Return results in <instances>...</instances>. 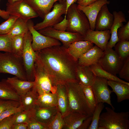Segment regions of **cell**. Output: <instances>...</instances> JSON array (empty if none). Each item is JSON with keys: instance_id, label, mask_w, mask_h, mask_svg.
Wrapping results in <instances>:
<instances>
[{"instance_id": "obj_5", "label": "cell", "mask_w": 129, "mask_h": 129, "mask_svg": "<svg viewBox=\"0 0 129 129\" xmlns=\"http://www.w3.org/2000/svg\"><path fill=\"white\" fill-rule=\"evenodd\" d=\"M75 3L68 8L66 13L68 26L66 31L79 33L83 37L90 29L89 21L84 13Z\"/></svg>"}, {"instance_id": "obj_24", "label": "cell", "mask_w": 129, "mask_h": 129, "mask_svg": "<svg viewBox=\"0 0 129 129\" xmlns=\"http://www.w3.org/2000/svg\"><path fill=\"white\" fill-rule=\"evenodd\" d=\"M6 80L20 97L31 89L34 84V81L22 80L16 76L8 77Z\"/></svg>"}, {"instance_id": "obj_54", "label": "cell", "mask_w": 129, "mask_h": 129, "mask_svg": "<svg viewBox=\"0 0 129 129\" xmlns=\"http://www.w3.org/2000/svg\"></svg>"}, {"instance_id": "obj_36", "label": "cell", "mask_w": 129, "mask_h": 129, "mask_svg": "<svg viewBox=\"0 0 129 129\" xmlns=\"http://www.w3.org/2000/svg\"><path fill=\"white\" fill-rule=\"evenodd\" d=\"M18 17L17 16L10 15L7 19L0 24V35H5L9 33Z\"/></svg>"}, {"instance_id": "obj_25", "label": "cell", "mask_w": 129, "mask_h": 129, "mask_svg": "<svg viewBox=\"0 0 129 129\" xmlns=\"http://www.w3.org/2000/svg\"><path fill=\"white\" fill-rule=\"evenodd\" d=\"M56 93L57 97V107L63 116L69 112L68 100L65 84L57 85Z\"/></svg>"}, {"instance_id": "obj_6", "label": "cell", "mask_w": 129, "mask_h": 129, "mask_svg": "<svg viewBox=\"0 0 129 129\" xmlns=\"http://www.w3.org/2000/svg\"><path fill=\"white\" fill-rule=\"evenodd\" d=\"M32 40L31 34L29 31L24 35L22 57L27 80L33 81L35 79V63L36 54L32 47Z\"/></svg>"}, {"instance_id": "obj_30", "label": "cell", "mask_w": 129, "mask_h": 129, "mask_svg": "<svg viewBox=\"0 0 129 129\" xmlns=\"http://www.w3.org/2000/svg\"><path fill=\"white\" fill-rule=\"evenodd\" d=\"M90 67L96 76L108 80L118 81L129 85L128 82L124 81L103 69L98 63L93 64Z\"/></svg>"}, {"instance_id": "obj_26", "label": "cell", "mask_w": 129, "mask_h": 129, "mask_svg": "<svg viewBox=\"0 0 129 129\" xmlns=\"http://www.w3.org/2000/svg\"><path fill=\"white\" fill-rule=\"evenodd\" d=\"M107 83L116 94L118 102L129 99V85L113 81L108 80Z\"/></svg>"}, {"instance_id": "obj_4", "label": "cell", "mask_w": 129, "mask_h": 129, "mask_svg": "<svg viewBox=\"0 0 129 129\" xmlns=\"http://www.w3.org/2000/svg\"><path fill=\"white\" fill-rule=\"evenodd\" d=\"M8 74L19 79L27 80L22 57L12 53L0 52V74Z\"/></svg>"}, {"instance_id": "obj_22", "label": "cell", "mask_w": 129, "mask_h": 129, "mask_svg": "<svg viewBox=\"0 0 129 129\" xmlns=\"http://www.w3.org/2000/svg\"><path fill=\"white\" fill-rule=\"evenodd\" d=\"M88 116L78 112L69 111L63 116L64 123L63 129H78Z\"/></svg>"}, {"instance_id": "obj_31", "label": "cell", "mask_w": 129, "mask_h": 129, "mask_svg": "<svg viewBox=\"0 0 129 129\" xmlns=\"http://www.w3.org/2000/svg\"><path fill=\"white\" fill-rule=\"evenodd\" d=\"M27 22L18 17L14 23L10 31L7 34L11 38L19 35H25L29 31Z\"/></svg>"}, {"instance_id": "obj_43", "label": "cell", "mask_w": 129, "mask_h": 129, "mask_svg": "<svg viewBox=\"0 0 129 129\" xmlns=\"http://www.w3.org/2000/svg\"><path fill=\"white\" fill-rule=\"evenodd\" d=\"M118 74L120 78L129 81V57L124 60L123 65Z\"/></svg>"}, {"instance_id": "obj_15", "label": "cell", "mask_w": 129, "mask_h": 129, "mask_svg": "<svg viewBox=\"0 0 129 129\" xmlns=\"http://www.w3.org/2000/svg\"><path fill=\"white\" fill-rule=\"evenodd\" d=\"M110 37L109 30L95 31L90 29L84 36V40L92 42L104 51L107 47Z\"/></svg>"}, {"instance_id": "obj_20", "label": "cell", "mask_w": 129, "mask_h": 129, "mask_svg": "<svg viewBox=\"0 0 129 129\" xmlns=\"http://www.w3.org/2000/svg\"><path fill=\"white\" fill-rule=\"evenodd\" d=\"M103 51L96 45L94 46L78 59L79 65L82 66H90L97 63L102 55Z\"/></svg>"}, {"instance_id": "obj_52", "label": "cell", "mask_w": 129, "mask_h": 129, "mask_svg": "<svg viewBox=\"0 0 129 129\" xmlns=\"http://www.w3.org/2000/svg\"><path fill=\"white\" fill-rule=\"evenodd\" d=\"M8 2L10 3H12L21 0H7Z\"/></svg>"}, {"instance_id": "obj_34", "label": "cell", "mask_w": 129, "mask_h": 129, "mask_svg": "<svg viewBox=\"0 0 129 129\" xmlns=\"http://www.w3.org/2000/svg\"><path fill=\"white\" fill-rule=\"evenodd\" d=\"M82 86L87 101L91 110L93 113L97 104L91 86Z\"/></svg>"}, {"instance_id": "obj_29", "label": "cell", "mask_w": 129, "mask_h": 129, "mask_svg": "<svg viewBox=\"0 0 129 129\" xmlns=\"http://www.w3.org/2000/svg\"><path fill=\"white\" fill-rule=\"evenodd\" d=\"M57 96L56 93L46 92L39 95L36 105L45 108L57 107Z\"/></svg>"}, {"instance_id": "obj_13", "label": "cell", "mask_w": 129, "mask_h": 129, "mask_svg": "<svg viewBox=\"0 0 129 129\" xmlns=\"http://www.w3.org/2000/svg\"><path fill=\"white\" fill-rule=\"evenodd\" d=\"M107 81L105 79L96 76L94 82L91 86L97 104L100 102L106 103L114 110L111 99V94L112 92L108 87Z\"/></svg>"}, {"instance_id": "obj_10", "label": "cell", "mask_w": 129, "mask_h": 129, "mask_svg": "<svg viewBox=\"0 0 129 129\" xmlns=\"http://www.w3.org/2000/svg\"><path fill=\"white\" fill-rule=\"evenodd\" d=\"M27 23L32 36V47L35 52L53 46L61 45L59 40L44 36L36 30L33 27V22L30 19L27 22Z\"/></svg>"}, {"instance_id": "obj_28", "label": "cell", "mask_w": 129, "mask_h": 129, "mask_svg": "<svg viewBox=\"0 0 129 129\" xmlns=\"http://www.w3.org/2000/svg\"><path fill=\"white\" fill-rule=\"evenodd\" d=\"M20 97L17 93L6 79L0 81V99L19 101Z\"/></svg>"}, {"instance_id": "obj_41", "label": "cell", "mask_w": 129, "mask_h": 129, "mask_svg": "<svg viewBox=\"0 0 129 129\" xmlns=\"http://www.w3.org/2000/svg\"><path fill=\"white\" fill-rule=\"evenodd\" d=\"M17 113L11 115L0 121V129H12L15 121Z\"/></svg>"}, {"instance_id": "obj_27", "label": "cell", "mask_w": 129, "mask_h": 129, "mask_svg": "<svg viewBox=\"0 0 129 129\" xmlns=\"http://www.w3.org/2000/svg\"><path fill=\"white\" fill-rule=\"evenodd\" d=\"M39 95L33 87L25 94L20 97L19 101L20 105L24 110H27L33 108L36 106V102Z\"/></svg>"}, {"instance_id": "obj_50", "label": "cell", "mask_w": 129, "mask_h": 129, "mask_svg": "<svg viewBox=\"0 0 129 129\" xmlns=\"http://www.w3.org/2000/svg\"><path fill=\"white\" fill-rule=\"evenodd\" d=\"M10 16L9 13L6 11L2 10L0 9V17L6 20L10 17Z\"/></svg>"}, {"instance_id": "obj_32", "label": "cell", "mask_w": 129, "mask_h": 129, "mask_svg": "<svg viewBox=\"0 0 129 129\" xmlns=\"http://www.w3.org/2000/svg\"><path fill=\"white\" fill-rule=\"evenodd\" d=\"M25 35H16L12 38V53L15 55L22 57L24 43Z\"/></svg>"}, {"instance_id": "obj_46", "label": "cell", "mask_w": 129, "mask_h": 129, "mask_svg": "<svg viewBox=\"0 0 129 129\" xmlns=\"http://www.w3.org/2000/svg\"><path fill=\"white\" fill-rule=\"evenodd\" d=\"M27 129H48V126L33 119L27 124Z\"/></svg>"}, {"instance_id": "obj_53", "label": "cell", "mask_w": 129, "mask_h": 129, "mask_svg": "<svg viewBox=\"0 0 129 129\" xmlns=\"http://www.w3.org/2000/svg\"><path fill=\"white\" fill-rule=\"evenodd\" d=\"M82 0H77V3L81 1Z\"/></svg>"}, {"instance_id": "obj_40", "label": "cell", "mask_w": 129, "mask_h": 129, "mask_svg": "<svg viewBox=\"0 0 129 129\" xmlns=\"http://www.w3.org/2000/svg\"><path fill=\"white\" fill-rule=\"evenodd\" d=\"M117 36L119 41H129V21L118 29Z\"/></svg>"}, {"instance_id": "obj_39", "label": "cell", "mask_w": 129, "mask_h": 129, "mask_svg": "<svg viewBox=\"0 0 129 129\" xmlns=\"http://www.w3.org/2000/svg\"><path fill=\"white\" fill-rule=\"evenodd\" d=\"M64 123L63 116L58 111L53 120L48 126V129H63Z\"/></svg>"}, {"instance_id": "obj_18", "label": "cell", "mask_w": 129, "mask_h": 129, "mask_svg": "<svg viewBox=\"0 0 129 129\" xmlns=\"http://www.w3.org/2000/svg\"><path fill=\"white\" fill-rule=\"evenodd\" d=\"M114 19L113 24L110 30V37L107 47L111 48L114 47L118 41L117 32L118 29L123 25V22H127L125 16L121 11H114L113 12Z\"/></svg>"}, {"instance_id": "obj_23", "label": "cell", "mask_w": 129, "mask_h": 129, "mask_svg": "<svg viewBox=\"0 0 129 129\" xmlns=\"http://www.w3.org/2000/svg\"><path fill=\"white\" fill-rule=\"evenodd\" d=\"M78 81L82 86H91L94 82L96 76L90 66H82L78 65L76 70Z\"/></svg>"}, {"instance_id": "obj_8", "label": "cell", "mask_w": 129, "mask_h": 129, "mask_svg": "<svg viewBox=\"0 0 129 129\" xmlns=\"http://www.w3.org/2000/svg\"><path fill=\"white\" fill-rule=\"evenodd\" d=\"M124 61L112 48L107 47L98 63L103 69L116 76L123 65Z\"/></svg>"}, {"instance_id": "obj_19", "label": "cell", "mask_w": 129, "mask_h": 129, "mask_svg": "<svg viewBox=\"0 0 129 129\" xmlns=\"http://www.w3.org/2000/svg\"><path fill=\"white\" fill-rule=\"evenodd\" d=\"M43 19L50 11L54 4L61 0H24Z\"/></svg>"}, {"instance_id": "obj_11", "label": "cell", "mask_w": 129, "mask_h": 129, "mask_svg": "<svg viewBox=\"0 0 129 129\" xmlns=\"http://www.w3.org/2000/svg\"><path fill=\"white\" fill-rule=\"evenodd\" d=\"M38 31L44 36L59 40L66 48L74 42L84 40L83 36L79 33L58 31L52 27L46 28Z\"/></svg>"}, {"instance_id": "obj_44", "label": "cell", "mask_w": 129, "mask_h": 129, "mask_svg": "<svg viewBox=\"0 0 129 129\" xmlns=\"http://www.w3.org/2000/svg\"><path fill=\"white\" fill-rule=\"evenodd\" d=\"M24 110L22 107L20 105L9 108L0 114V122L5 118L13 114Z\"/></svg>"}, {"instance_id": "obj_3", "label": "cell", "mask_w": 129, "mask_h": 129, "mask_svg": "<svg viewBox=\"0 0 129 129\" xmlns=\"http://www.w3.org/2000/svg\"><path fill=\"white\" fill-rule=\"evenodd\" d=\"M101 114L98 129H129V112H116L112 109L105 108Z\"/></svg>"}, {"instance_id": "obj_48", "label": "cell", "mask_w": 129, "mask_h": 129, "mask_svg": "<svg viewBox=\"0 0 129 129\" xmlns=\"http://www.w3.org/2000/svg\"><path fill=\"white\" fill-rule=\"evenodd\" d=\"M27 124L26 123H20L14 124L12 129H27Z\"/></svg>"}, {"instance_id": "obj_45", "label": "cell", "mask_w": 129, "mask_h": 129, "mask_svg": "<svg viewBox=\"0 0 129 129\" xmlns=\"http://www.w3.org/2000/svg\"><path fill=\"white\" fill-rule=\"evenodd\" d=\"M68 26V21L66 18V15L65 14L64 18L60 22L55 24L52 27L56 30L66 31Z\"/></svg>"}, {"instance_id": "obj_1", "label": "cell", "mask_w": 129, "mask_h": 129, "mask_svg": "<svg viewBox=\"0 0 129 129\" xmlns=\"http://www.w3.org/2000/svg\"><path fill=\"white\" fill-rule=\"evenodd\" d=\"M36 59L56 86L67 82L77 81L76 70L78 61L75 60L63 46H56L35 52Z\"/></svg>"}, {"instance_id": "obj_47", "label": "cell", "mask_w": 129, "mask_h": 129, "mask_svg": "<svg viewBox=\"0 0 129 129\" xmlns=\"http://www.w3.org/2000/svg\"><path fill=\"white\" fill-rule=\"evenodd\" d=\"M92 115L88 116L84 120L78 129H88L91 123Z\"/></svg>"}, {"instance_id": "obj_49", "label": "cell", "mask_w": 129, "mask_h": 129, "mask_svg": "<svg viewBox=\"0 0 129 129\" xmlns=\"http://www.w3.org/2000/svg\"><path fill=\"white\" fill-rule=\"evenodd\" d=\"M97 0H82L78 3V5L83 6L88 5L94 2Z\"/></svg>"}, {"instance_id": "obj_14", "label": "cell", "mask_w": 129, "mask_h": 129, "mask_svg": "<svg viewBox=\"0 0 129 129\" xmlns=\"http://www.w3.org/2000/svg\"><path fill=\"white\" fill-rule=\"evenodd\" d=\"M110 2L108 0H97L86 6L78 5L77 7L78 9L82 11L87 17L90 23V29L95 30L96 18L101 8L104 4H108Z\"/></svg>"}, {"instance_id": "obj_16", "label": "cell", "mask_w": 129, "mask_h": 129, "mask_svg": "<svg viewBox=\"0 0 129 129\" xmlns=\"http://www.w3.org/2000/svg\"><path fill=\"white\" fill-rule=\"evenodd\" d=\"M58 111L57 107L45 108L36 105L33 108L32 119L48 126L53 120Z\"/></svg>"}, {"instance_id": "obj_51", "label": "cell", "mask_w": 129, "mask_h": 129, "mask_svg": "<svg viewBox=\"0 0 129 129\" xmlns=\"http://www.w3.org/2000/svg\"><path fill=\"white\" fill-rule=\"evenodd\" d=\"M62 0L64 2L66 5V11L65 14L66 15L67 11L69 7L71 5L77 2V0Z\"/></svg>"}, {"instance_id": "obj_12", "label": "cell", "mask_w": 129, "mask_h": 129, "mask_svg": "<svg viewBox=\"0 0 129 129\" xmlns=\"http://www.w3.org/2000/svg\"><path fill=\"white\" fill-rule=\"evenodd\" d=\"M6 11L10 15L18 16L27 22L31 18L38 16V14L24 0L6 4Z\"/></svg>"}, {"instance_id": "obj_9", "label": "cell", "mask_w": 129, "mask_h": 129, "mask_svg": "<svg viewBox=\"0 0 129 129\" xmlns=\"http://www.w3.org/2000/svg\"><path fill=\"white\" fill-rule=\"evenodd\" d=\"M53 7L52 10L46 15L43 21L34 25L33 27L36 30L38 31L46 28L52 27L63 19L62 16L66 13L65 2L61 0L59 2H56Z\"/></svg>"}, {"instance_id": "obj_21", "label": "cell", "mask_w": 129, "mask_h": 129, "mask_svg": "<svg viewBox=\"0 0 129 129\" xmlns=\"http://www.w3.org/2000/svg\"><path fill=\"white\" fill-rule=\"evenodd\" d=\"M94 43L88 41H80L71 44L67 48V52L75 60L79 59L93 46Z\"/></svg>"}, {"instance_id": "obj_37", "label": "cell", "mask_w": 129, "mask_h": 129, "mask_svg": "<svg viewBox=\"0 0 129 129\" xmlns=\"http://www.w3.org/2000/svg\"><path fill=\"white\" fill-rule=\"evenodd\" d=\"M33 108L29 110H23L17 113L14 124L20 123L27 124L32 119Z\"/></svg>"}, {"instance_id": "obj_17", "label": "cell", "mask_w": 129, "mask_h": 129, "mask_svg": "<svg viewBox=\"0 0 129 129\" xmlns=\"http://www.w3.org/2000/svg\"><path fill=\"white\" fill-rule=\"evenodd\" d=\"M107 4L102 7L97 17L95 23V31L110 30L114 21L113 14L109 11Z\"/></svg>"}, {"instance_id": "obj_2", "label": "cell", "mask_w": 129, "mask_h": 129, "mask_svg": "<svg viewBox=\"0 0 129 129\" xmlns=\"http://www.w3.org/2000/svg\"><path fill=\"white\" fill-rule=\"evenodd\" d=\"M67 95L69 111L76 112L88 116L93 115L86 99L82 85L77 81L67 82L65 84Z\"/></svg>"}, {"instance_id": "obj_7", "label": "cell", "mask_w": 129, "mask_h": 129, "mask_svg": "<svg viewBox=\"0 0 129 129\" xmlns=\"http://www.w3.org/2000/svg\"><path fill=\"white\" fill-rule=\"evenodd\" d=\"M34 81L33 87L39 95L46 92L56 93V86L53 85L43 67L36 59L35 63Z\"/></svg>"}, {"instance_id": "obj_33", "label": "cell", "mask_w": 129, "mask_h": 129, "mask_svg": "<svg viewBox=\"0 0 129 129\" xmlns=\"http://www.w3.org/2000/svg\"><path fill=\"white\" fill-rule=\"evenodd\" d=\"M114 47L115 51L124 61L129 57V41H119Z\"/></svg>"}, {"instance_id": "obj_35", "label": "cell", "mask_w": 129, "mask_h": 129, "mask_svg": "<svg viewBox=\"0 0 129 129\" xmlns=\"http://www.w3.org/2000/svg\"><path fill=\"white\" fill-rule=\"evenodd\" d=\"M104 107L103 103L100 102L97 104L93 114L91 123L88 129H98L100 115Z\"/></svg>"}, {"instance_id": "obj_38", "label": "cell", "mask_w": 129, "mask_h": 129, "mask_svg": "<svg viewBox=\"0 0 129 129\" xmlns=\"http://www.w3.org/2000/svg\"><path fill=\"white\" fill-rule=\"evenodd\" d=\"M11 39L7 34L0 35V51L12 53Z\"/></svg>"}, {"instance_id": "obj_42", "label": "cell", "mask_w": 129, "mask_h": 129, "mask_svg": "<svg viewBox=\"0 0 129 129\" xmlns=\"http://www.w3.org/2000/svg\"><path fill=\"white\" fill-rule=\"evenodd\" d=\"M20 105L19 101L0 99V114L9 108Z\"/></svg>"}]
</instances>
